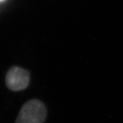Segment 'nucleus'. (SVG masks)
Masks as SVG:
<instances>
[{"mask_svg": "<svg viewBox=\"0 0 123 123\" xmlns=\"http://www.w3.org/2000/svg\"><path fill=\"white\" fill-rule=\"evenodd\" d=\"M47 114L45 104L40 100L33 99L22 106L15 123H43Z\"/></svg>", "mask_w": 123, "mask_h": 123, "instance_id": "obj_1", "label": "nucleus"}, {"mask_svg": "<svg viewBox=\"0 0 123 123\" xmlns=\"http://www.w3.org/2000/svg\"><path fill=\"white\" fill-rule=\"evenodd\" d=\"M30 81V73L16 66L9 69L5 78V83L8 89L16 92L26 89Z\"/></svg>", "mask_w": 123, "mask_h": 123, "instance_id": "obj_2", "label": "nucleus"}, {"mask_svg": "<svg viewBox=\"0 0 123 123\" xmlns=\"http://www.w3.org/2000/svg\"><path fill=\"white\" fill-rule=\"evenodd\" d=\"M5 1V0H0V3H1V2H3V1Z\"/></svg>", "mask_w": 123, "mask_h": 123, "instance_id": "obj_3", "label": "nucleus"}]
</instances>
